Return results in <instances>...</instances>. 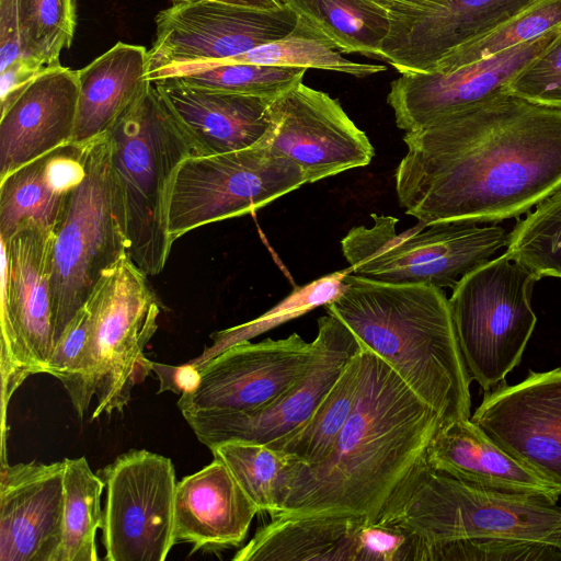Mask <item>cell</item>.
<instances>
[{"label":"cell","mask_w":561,"mask_h":561,"mask_svg":"<svg viewBox=\"0 0 561 561\" xmlns=\"http://www.w3.org/2000/svg\"><path fill=\"white\" fill-rule=\"evenodd\" d=\"M370 218V227L352 228L341 247L353 274L377 282L453 289L508 241L499 225L419 222L397 232V218L377 214Z\"/></svg>","instance_id":"cell-7"},{"label":"cell","mask_w":561,"mask_h":561,"mask_svg":"<svg viewBox=\"0 0 561 561\" xmlns=\"http://www.w3.org/2000/svg\"><path fill=\"white\" fill-rule=\"evenodd\" d=\"M347 272L335 273L311 284V289H304L301 293L293 295L249 323L213 334L214 345L207 348L199 358L190 363L199 365L238 342L250 340L283 322L308 312L317 306L329 304L341 293L343 288L342 279Z\"/></svg>","instance_id":"cell-38"},{"label":"cell","mask_w":561,"mask_h":561,"mask_svg":"<svg viewBox=\"0 0 561 561\" xmlns=\"http://www.w3.org/2000/svg\"><path fill=\"white\" fill-rule=\"evenodd\" d=\"M388 12L399 8L420 7L433 3L438 0H371Z\"/></svg>","instance_id":"cell-43"},{"label":"cell","mask_w":561,"mask_h":561,"mask_svg":"<svg viewBox=\"0 0 561 561\" xmlns=\"http://www.w3.org/2000/svg\"><path fill=\"white\" fill-rule=\"evenodd\" d=\"M54 232L34 225L19 228L2 248L0 314L1 450H5L7 409L32 375L46 373L55 347L51 316Z\"/></svg>","instance_id":"cell-11"},{"label":"cell","mask_w":561,"mask_h":561,"mask_svg":"<svg viewBox=\"0 0 561 561\" xmlns=\"http://www.w3.org/2000/svg\"><path fill=\"white\" fill-rule=\"evenodd\" d=\"M21 62L18 0H0V72Z\"/></svg>","instance_id":"cell-40"},{"label":"cell","mask_w":561,"mask_h":561,"mask_svg":"<svg viewBox=\"0 0 561 561\" xmlns=\"http://www.w3.org/2000/svg\"><path fill=\"white\" fill-rule=\"evenodd\" d=\"M233 561H430V548L402 527L341 514L279 515Z\"/></svg>","instance_id":"cell-14"},{"label":"cell","mask_w":561,"mask_h":561,"mask_svg":"<svg viewBox=\"0 0 561 561\" xmlns=\"http://www.w3.org/2000/svg\"><path fill=\"white\" fill-rule=\"evenodd\" d=\"M153 84L186 137L191 156L268 145L272 98L195 87L172 77Z\"/></svg>","instance_id":"cell-23"},{"label":"cell","mask_w":561,"mask_h":561,"mask_svg":"<svg viewBox=\"0 0 561 561\" xmlns=\"http://www.w3.org/2000/svg\"><path fill=\"white\" fill-rule=\"evenodd\" d=\"M528 101L561 108V32L508 85Z\"/></svg>","instance_id":"cell-39"},{"label":"cell","mask_w":561,"mask_h":561,"mask_svg":"<svg viewBox=\"0 0 561 561\" xmlns=\"http://www.w3.org/2000/svg\"><path fill=\"white\" fill-rule=\"evenodd\" d=\"M493 442L561 491V367L484 391L470 416Z\"/></svg>","instance_id":"cell-18"},{"label":"cell","mask_w":561,"mask_h":561,"mask_svg":"<svg viewBox=\"0 0 561 561\" xmlns=\"http://www.w3.org/2000/svg\"><path fill=\"white\" fill-rule=\"evenodd\" d=\"M64 529L57 561H98L96 531L102 527L104 481L85 457L65 458Z\"/></svg>","instance_id":"cell-30"},{"label":"cell","mask_w":561,"mask_h":561,"mask_svg":"<svg viewBox=\"0 0 561 561\" xmlns=\"http://www.w3.org/2000/svg\"><path fill=\"white\" fill-rule=\"evenodd\" d=\"M398 202L425 226L517 217L561 185V108L499 94L405 131Z\"/></svg>","instance_id":"cell-1"},{"label":"cell","mask_w":561,"mask_h":561,"mask_svg":"<svg viewBox=\"0 0 561 561\" xmlns=\"http://www.w3.org/2000/svg\"><path fill=\"white\" fill-rule=\"evenodd\" d=\"M505 252L538 278H561V185L516 224Z\"/></svg>","instance_id":"cell-35"},{"label":"cell","mask_w":561,"mask_h":561,"mask_svg":"<svg viewBox=\"0 0 561 561\" xmlns=\"http://www.w3.org/2000/svg\"><path fill=\"white\" fill-rule=\"evenodd\" d=\"M314 344L293 333L257 343L238 342L195 365L199 381L178 400L182 415L245 412L261 408L291 388L308 371Z\"/></svg>","instance_id":"cell-16"},{"label":"cell","mask_w":561,"mask_h":561,"mask_svg":"<svg viewBox=\"0 0 561 561\" xmlns=\"http://www.w3.org/2000/svg\"><path fill=\"white\" fill-rule=\"evenodd\" d=\"M307 70L298 67L209 61L165 70L153 81L172 77L195 87L274 99L302 82Z\"/></svg>","instance_id":"cell-33"},{"label":"cell","mask_w":561,"mask_h":561,"mask_svg":"<svg viewBox=\"0 0 561 561\" xmlns=\"http://www.w3.org/2000/svg\"><path fill=\"white\" fill-rule=\"evenodd\" d=\"M342 53L378 57L390 30L389 12L371 0H285Z\"/></svg>","instance_id":"cell-28"},{"label":"cell","mask_w":561,"mask_h":561,"mask_svg":"<svg viewBox=\"0 0 561 561\" xmlns=\"http://www.w3.org/2000/svg\"><path fill=\"white\" fill-rule=\"evenodd\" d=\"M375 522L419 536L430 547V561H561L556 502L471 486L434 470L424 458Z\"/></svg>","instance_id":"cell-3"},{"label":"cell","mask_w":561,"mask_h":561,"mask_svg":"<svg viewBox=\"0 0 561 561\" xmlns=\"http://www.w3.org/2000/svg\"><path fill=\"white\" fill-rule=\"evenodd\" d=\"M149 369L153 371L159 379L158 393L172 391L182 394L195 389L199 381V370L192 363L182 366H172L150 360Z\"/></svg>","instance_id":"cell-41"},{"label":"cell","mask_w":561,"mask_h":561,"mask_svg":"<svg viewBox=\"0 0 561 561\" xmlns=\"http://www.w3.org/2000/svg\"><path fill=\"white\" fill-rule=\"evenodd\" d=\"M359 353L346 364L307 422L267 446L305 465L318 463L329 455L356 402L360 378Z\"/></svg>","instance_id":"cell-29"},{"label":"cell","mask_w":561,"mask_h":561,"mask_svg":"<svg viewBox=\"0 0 561 561\" xmlns=\"http://www.w3.org/2000/svg\"><path fill=\"white\" fill-rule=\"evenodd\" d=\"M341 53L330 38L298 16L295 28L285 37L259 46L245 54L218 61L314 68L343 72L358 78L386 70V67L381 65L348 60Z\"/></svg>","instance_id":"cell-31"},{"label":"cell","mask_w":561,"mask_h":561,"mask_svg":"<svg viewBox=\"0 0 561 561\" xmlns=\"http://www.w3.org/2000/svg\"><path fill=\"white\" fill-rule=\"evenodd\" d=\"M127 248L125 215L106 133L89 142L84 175L54 230L50 290L55 345Z\"/></svg>","instance_id":"cell-6"},{"label":"cell","mask_w":561,"mask_h":561,"mask_svg":"<svg viewBox=\"0 0 561 561\" xmlns=\"http://www.w3.org/2000/svg\"><path fill=\"white\" fill-rule=\"evenodd\" d=\"M78 99V72L61 65L1 98L0 179L72 142Z\"/></svg>","instance_id":"cell-22"},{"label":"cell","mask_w":561,"mask_h":561,"mask_svg":"<svg viewBox=\"0 0 561 561\" xmlns=\"http://www.w3.org/2000/svg\"><path fill=\"white\" fill-rule=\"evenodd\" d=\"M342 283L327 312L350 328L360 348L387 363L445 425L469 419L472 379L443 288L377 282L350 271Z\"/></svg>","instance_id":"cell-4"},{"label":"cell","mask_w":561,"mask_h":561,"mask_svg":"<svg viewBox=\"0 0 561 561\" xmlns=\"http://www.w3.org/2000/svg\"><path fill=\"white\" fill-rule=\"evenodd\" d=\"M561 26V0H539L483 36L454 49L431 71L447 72L489 58Z\"/></svg>","instance_id":"cell-36"},{"label":"cell","mask_w":561,"mask_h":561,"mask_svg":"<svg viewBox=\"0 0 561 561\" xmlns=\"http://www.w3.org/2000/svg\"><path fill=\"white\" fill-rule=\"evenodd\" d=\"M434 470L482 490L558 502L560 489L512 457L471 419L440 427L424 457Z\"/></svg>","instance_id":"cell-25"},{"label":"cell","mask_w":561,"mask_h":561,"mask_svg":"<svg viewBox=\"0 0 561 561\" xmlns=\"http://www.w3.org/2000/svg\"><path fill=\"white\" fill-rule=\"evenodd\" d=\"M313 344L314 355L306 375L272 402L245 412L184 414L197 439L208 448L227 440L268 445L306 423L360 351L350 328L328 312L318 320Z\"/></svg>","instance_id":"cell-15"},{"label":"cell","mask_w":561,"mask_h":561,"mask_svg":"<svg viewBox=\"0 0 561 561\" xmlns=\"http://www.w3.org/2000/svg\"><path fill=\"white\" fill-rule=\"evenodd\" d=\"M113 172L121 193L127 254L148 276L162 272L172 244L168 195L191 146L153 82L107 131Z\"/></svg>","instance_id":"cell-5"},{"label":"cell","mask_w":561,"mask_h":561,"mask_svg":"<svg viewBox=\"0 0 561 561\" xmlns=\"http://www.w3.org/2000/svg\"><path fill=\"white\" fill-rule=\"evenodd\" d=\"M561 26L489 58L447 72H404L387 102L397 126L411 131L443 116L508 92L510 83L559 35Z\"/></svg>","instance_id":"cell-19"},{"label":"cell","mask_w":561,"mask_h":561,"mask_svg":"<svg viewBox=\"0 0 561 561\" xmlns=\"http://www.w3.org/2000/svg\"><path fill=\"white\" fill-rule=\"evenodd\" d=\"M219 2H225L233 5L254 8V9H263V10H272L279 9L286 5L285 0H215Z\"/></svg>","instance_id":"cell-42"},{"label":"cell","mask_w":561,"mask_h":561,"mask_svg":"<svg viewBox=\"0 0 561 561\" xmlns=\"http://www.w3.org/2000/svg\"><path fill=\"white\" fill-rule=\"evenodd\" d=\"M254 502L217 458L176 484L175 542L197 550L218 551L240 546L254 516Z\"/></svg>","instance_id":"cell-24"},{"label":"cell","mask_w":561,"mask_h":561,"mask_svg":"<svg viewBox=\"0 0 561 561\" xmlns=\"http://www.w3.org/2000/svg\"><path fill=\"white\" fill-rule=\"evenodd\" d=\"M306 183L301 169L270 145L188 156L169 188L170 242L198 227L252 213Z\"/></svg>","instance_id":"cell-9"},{"label":"cell","mask_w":561,"mask_h":561,"mask_svg":"<svg viewBox=\"0 0 561 561\" xmlns=\"http://www.w3.org/2000/svg\"><path fill=\"white\" fill-rule=\"evenodd\" d=\"M91 310L85 304L66 327L46 369V374L62 383L79 417L83 416L95 396L88 355Z\"/></svg>","instance_id":"cell-37"},{"label":"cell","mask_w":561,"mask_h":561,"mask_svg":"<svg viewBox=\"0 0 561 561\" xmlns=\"http://www.w3.org/2000/svg\"><path fill=\"white\" fill-rule=\"evenodd\" d=\"M268 145L295 162L307 183L369 164L375 150L336 99L302 82L272 100Z\"/></svg>","instance_id":"cell-17"},{"label":"cell","mask_w":561,"mask_h":561,"mask_svg":"<svg viewBox=\"0 0 561 561\" xmlns=\"http://www.w3.org/2000/svg\"><path fill=\"white\" fill-rule=\"evenodd\" d=\"M89 142H69L0 179V241L34 225L55 230L85 171Z\"/></svg>","instance_id":"cell-26"},{"label":"cell","mask_w":561,"mask_h":561,"mask_svg":"<svg viewBox=\"0 0 561 561\" xmlns=\"http://www.w3.org/2000/svg\"><path fill=\"white\" fill-rule=\"evenodd\" d=\"M298 15L286 4L263 10L215 0L174 2L156 16L149 81L169 69L229 59L288 35Z\"/></svg>","instance_id":"cell-13"},{"label":"cell","mask_w":561,"mask_h":561,"mask_svg":"<svg viewBox=\"0 0 561 561\" xmlns=\"http://www.w3.org/2000/svg\"><path fill=\"white\" fill-rule=\"evenodd\" d=\"M209 449L214 458L225 463L259 512L274 518L283 478L295 459L265 444L243 440L218 443Z\"/></svg>","instance_id":"cell-34"},{"label":"cell","mask_w":561,"mask_h":561,"mask_svg":"<svg viewBox=\"0 0 561 561\" xmlns=\"http://www.w3.org/2000/svg\"><path fill=\"white\" fill-rule=\"evenodd\" d=\"M105 483L102 543L106 561H164L176 543V479L170 458L130 449L98 471Z\"/></svg>","instance_id":"cell-12"},{"label":"cell","mask_w":561,"mask_h":561,"mask_svg":"<svg viewBox=\"0 0 561 561\" xmlns=\"http://www.w3.org/2000/svg\"><path fill=\"white\" fill-rule=\"evenodd\" d=\"M22 62L35 76L59 66V56L71 46L76 0H18Z\"/></svg>","instance_id":"cell-32"},{"label":"cell","mask_w":561,"mask_h":561,"mask_svg":"<svg viewBox=\"0 0 561 561\" xmlns=\"http://www.w3.org/2000/svg\"><path fill=\"white\" fill-rule=\"evenodd\" d=\"M173 2L187 1V0H172Z\"/></svg>","instance_id":"cell-44"},{"label":"cell","mask_w":561,"mask_h":561,"mask_svg":"<svg viewBox=\"0 0 561 561\" xmlns=\"http://www.w3.org/2000/svg\"><path fill=\"white\" fill-rule=\"evenodd\" d=\"M359 356V388L346 423L322 461L294 460L282 481L275 517L341 514L375 523L445 425L380 357L364 348Z\"/></svg>","instance_id":"cell-2"},{"label":"cell","mask_w":561,"mask_h":561,"mask_svg":"<svg viewBox=\"0 0 561 561\" xmlns=\"http://www.w3.org/2000/svg\"><path fill=\"white\" fill-rule=\"evenodd\" d=\"M65 460L0 461V561H57L64 529Z\"/></svg>","instance_id":"cell-21"},{"label":"cell","mask_w":561,"mask_h":561,"mask_svg":"<svg viewBox=\"0 0 561 561\" xmlns=\"http://www.w3.org/2000/svg\"><path fill=\"white\" fill-rule=\"evenodd\" d=\"M538 276L506 252L466 274L449 300L459 347L483 391L519 365L535 330L531 294Z\"/></svg>","instance_id":"cell-8"},{"label":"cell","mask_w":561,"mask_h":561,"mask_svg":"<svg viewBox=\"0 0 561 561\" xmlns=\"http://www.w3.org/2000/svg\"><path fill=\"white\" fill-rule=\"evenodd\" d=\"M539 0H438L389 11L379 58L400 73L431 71L454 49L474 41Z\"/></svg>","instance_id":"cell-20"},{"label":"cell","mask_w":561,"mask_h":561,"mask_svg":"<svg viewBox=\"0 0 561 561\" xmlns=\"http://www.w3.org/2000/svg\"><path fill=\"white\" fill-rule=\"evenodd\" d=\"M79 99L72 142H88L106 134L145 92L148 50L118 42L77 70Z\"/></svg>","instance_id":"cell-27"},{"label":"cell","mask_w":561,"mask_h":561,"mask_svg":"<svg viewBox=\"0 0 561 561\" xmlns=\"http://www.w3.org/2000/svg\"><path fill=\"white\" fill-rule=\"evenodd\" d=\"M85 304L91 310L88 355L95 383L94 421L123 413L133 387L150 371L144 350L158 329L161 305L148 275L127 253L101 277Z\"/></svg>","instance_id":"cell-10"}]
</instances>
